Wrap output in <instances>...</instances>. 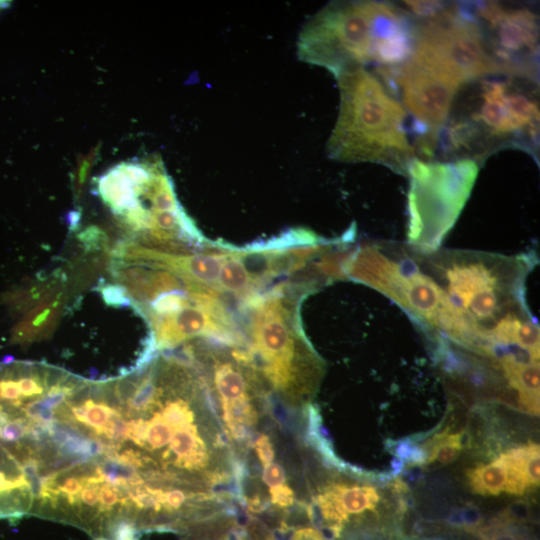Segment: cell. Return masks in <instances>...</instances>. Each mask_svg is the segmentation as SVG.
<instances>
[{"mask_svg": "<svg viewBox=\"0 0 540 540\" xmlns=\"http://www.w3.org/2000/svg\"><path fill=\"white\" fill-rule=\"evenodd\" d=\"M103 301L111 307L131 306V299L126 289L120 284H104L99 288Z\"/></svg>", "mask_w": 540, "mask_h": 540, "instance_id": "cell-17", "label": "cell"}, {"mask_svg": "<svg viewBox=\"0 0 540 540\" xmlns=\"http://www.w3.org/2000/svg\"><path fill=\"white\" fill-rule=\"evenodd\" d=\"M340 108L327 142L328 156L342 162H371L405 174L414 157L404 107L382 81L358 67L336 77Z\"/></svg>", "mask_w": 540, "mask_h": 540, "instance_id": "cell-3", "label": "cell"}, {"mask_svg": "<svg viewBox=\"0 0 540 540\" xmlns=\"http://www.w3.org/2000/svg\"><path fill=\"white\" fill-rule=\"evenodd\" d=\"M410 59L457 86L499 73L477 20L464 18L457 6L414 28Z\"/></svg>", "mask_w": 540, "mask_h": 540, "instance_id": "cell-7", "label": "cell"}, {"mask_svg": "<svg viewBox=\"0 0 540 540\" xmlns=\"http://www.w3.org/2000/svg\"><path fill=\"white\" fill-rule=\"evenodd\" d=\"M405 3L413 13L426 18H433L445 9V6L438 1H406Z\"/></svg>", "mask_w": 540, "mask_h": 540, "instance_id": "cell-18", "label": "cell"}, {"mask_svg": "<svg viewBox=\"0 0 540 540\" xmlns=\"http://www.w3.org/2000/svg\"><path fill=\"white\" fill-rule=\"evenodd\" d=\"M99 488L98 484H85L80 491L79 499L84 505L98 507Z\"/></svg>", "mask_w": 540, "mask_h": 540, "instance_id": "cell-22", "label": "cell"}, {"mask_svg": "<svg viewBox=\"0 0 540 540\" xmlns=\"http://www.w3.org/2000/svg\"><path fill=\"white\" fill-rule=\"evenodd\" d=\"M84 406L85 415L83 423L91 427L96 435H100L104 432V428L115 410L104 403H94L92 401H86Z\"/></svg>", "mask_w": 540, "mask_h": 540, "instance_id": "cell-15", "label": "cell"}, {"mask_svg": "<svg viewBox=\"0 0 540 540\" xmlns=\"http://www.w3.org/2000/svg\"><path fill=\"white\" fill-rule=\"evenodd\" d=\"M464 448V433L445 429L426 442L425 464L447 465L455 461Z\"/></svg>", "mask_w": 540, "mask_h": 540, "instance_id": "cell-14", "label": "cell"}, {"mask_svg": "<svg viewBox=\"0 0 540 540\" xmlns=\"http://www.w3.org/2000/svg\"><path fill=\"white\" fill-rule=\"evenodd\" d=\"M289 540H328L317 528L300 526L294 528Z\"/></svg>", "mask_w": 540, "mask_h": 540, "instance_id": "cell-21", "label": "cell"}, {"mask_svg": "<svg viewBox=\"0 0 540 540\" xmlns=\"http://www.w3.org/2000/svg\"><path fill=\"white\" fill-rule=\"evenodd\" d=\"M305 512L332 540H396L402 536L404 507L378 487L352 476L315 478L307 486Z\"/></svg>", "mask_w": 540, "mask_h": 540, "instance_id": "cell-4", "label": "cell"}, {"mask_svg": "<svg viewBox=\"0 0 540 540\" xmlns=\"http://www.w3.org/2000/svg\"><path fill=\"white\" fill-rule=\"evenodd\" d=\"M33 496L22 465L0 442V519L29 512Z\"/></svg>", "mask_w": 540, "mask_h": 540, "instance_id": "cell-10", "label": "cell"}, {"mask_svg": "<svg viewBox=\"0 0 540 540\" xmlns=\"http://www.w3.org/2000/svg\"><path fill=\"white\" fill-rule=\"evenodd\" d=\"M479 171L470 158L427 162L413 158L407 168L408 244L421 251L439 249L458 219Z\"/></svg>", "mask_w": 540, "mask_h": 540, "instance_id": "cell-5", "label": "cell"}, {"mask_svg": "<svg viewBox=\"0 0 540 540\" xmlns=\"http://www.w3.org/2000/svg\"><path fill=\"white\" fill-rule=\"evenodd\" d=\"M387 75L415 121L439 133L459 86L410 58L400 66H388Z\"/></svg>", "mask_w": 540, "mask_h": 540, "instance_id": "cell-8", "label": "cell"}, {"mask_svg": "<svg viewBox=\"0 0 540 540\" xmlns=\"http://www.w3.org/2000/svg\"><path fill=\"white\" fill-rule=\"evenodd\" d=\"M503 461L508 483L506 493L524 495L539 486L540 448L528 442L509 448L498 455Z\"/></svg>", "mask_w": 540, "mask_h": 540, "instance_id": "cell-11", "label": "cell"}, {"mask_svg": "<svg viewBox=\"0 0 540 540\" xmlns=\"http://www.w3.org/2000/svg\"><path fill=\"white\" fill-rule=\"evenodd\" d=\"M270 410H271V411H269V412L265 415L263 421L265 420L266 417H268V415L270 416L271 414H275L274 411H273V407H272ZM263 421H262V423H263ZM260 427H261V426H260ZM260 427H259V428H260ZM257 431H258V430H257ZM257 431H256V432H257ZM256 432H255V433H256ZM255 433H254V434H255ZM251 438H252V437H251ZM248 442H249V441H248ZM248 442H247V443H248ZM244 447H245V446H244ZM244 447H243V448H244ZM243 448H242V449H243ZM242 449H241V450H242ZM241 450L235 455V459H236L237 455L241 452Z\"/></svg>", "mask_w": 540, "mask_h": 540, "instance_id": "cell-23", "label": "cell"}, {"mask_svg": "<svg viewBox=\"0 0 540 540\" xmlns=\"http://www.w3.org/2000/svg\"><path fill=\"white\" fill-rule=\"evenodd\" d=\"M82 482L80 479L74 476H67L65 480L59 485L58 489L65 493L70 503L72 504L79 499L77 495L83 488Z\"/></svg>", "mask_w": 540, "mask_h": 540, "instance_id": "cell-20", "label": "cell"}, {"mask_svg": "<svg viewBox=\"0 0 540 540\" xmlns=\"http://www.w3.org/2000/svg\"><path fill=\"white\" fill-rule=\"evenodd\" d=\"M507 85L503 82L483 84V103L473 119L484 124L495 136H506L524 131L512 117L506 102Z\"/></svg>", "mask_w": 540, "mask_h": 540, "instance_id": "cell-12", "label": "cell"}, {"mask_svg": "<svg viewBox=\"0 0 540 540\" xmlns=\"http://www.w3.org/2000/svg\"><path fill=\"white\" fill-rule=\"evenodd\" d=\"M119 498L118 490L111 484H104L99 488V510H112V507L117 503Z\"/></svg>", "mask_w": 540, "mask_h": 540, "instance_id": "cell-19", "label": "cell"}, {"mask_svg": "<svg viewBox=\"0 0 540 540\" xmlns=\"http://www.w3.org/2000/svg\"><path fill=\"white\" fill-rule=\"evenodd\" d=\"M86 253L97 252L107 248V236L96 226H89L77 235Z\"/></svg>", "mask_w": 540, "mask_h": 540, "instance_id": "cell-16", "label": "cell"}, {"mask_svg": "<svg viewBox=\"0 0 540 540\" xmlns=\"http://www.w3.org/2000/svg\"><path fill=\"white\" fill-rule=\"evenodd\" d=\"M410 247L417 264L439 285L467 327L474 351L509 344L533 319L525 299L526 276L536 261L530 254Z\"/></svg>", "mask_w": 540, "mask_h": 540, "instance_id": "cell-1", "label": "cell"}, {"mask_svg": "<svg viewBox=\"0 0 540 540\" xmlns=\"http://www.w3.org/2000/svg\"><path fill=\"white\" fill-rule=\"evenodd\" d=\"M381 3L349 1L326 5L303 26L297 41L299 59L324 67L335 77L373 62Z\"/></svg>", "mask_w": 540, "mask_h": 540, "instance_id": "cell-6", "label": "cell"}, {"mask_svg": "<svg viewBox=\"0 0 540 540\" xmlns=\"http://www.w3.org/2000/svg\"><path fill=\"white\" fill-rule=\"evenodd\" d=\"M303 293L278 285L239 305L243 344L237 348L272 396L294 412L310 407L325 371L300 325Z\"/></svg>", "mask_w": 540, "mask_h": 540, "instance_id": "cell-2", "label": "cell"}, {"mask_svg": "<svg viewBox=\"0 0 540 540\" xmlns=\"http://www.w3.org/2000/svg\"><path fill=\"white\" fill-rule=\"evenodd\" d=\"M471 491L482 496H498L506 493L508 477L503 461L495 458L489 463H480L466 471Z\"/></svg>", "mask_w": 540, "mask_h": 540, "instance_id": "cell-13", "label": "cell"}, {"mask_svg": "<svg viewBox=\"0 0 540 540\" xmlns=\"http://www.w3.org/2000/svg\"><path fill=\"white\" fill-rule=\"evenodd\" d=\"M490 29L496 30V39L488 45L490 50L504 51L516 59L531 75L536 70L516 58L520 51L536 54L538 49V25L536 15L527 9L505 10Z\"/></svg>", "mask_w": 540, "mask_h": 540, "instance_id": "cell-9", "label": "cell"}]
</instances>
